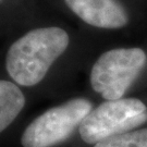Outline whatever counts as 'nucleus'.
Returning a JSON list of instances; mask_svg holds the SVG:
<instances>
[{"mask_svg": "<svg viewBox=\"0 0 147 147\" xmlns=\"http://www.w3.org/2000/svg\"><path fill=\"white\" fill-rule=\"evenodd\" d=\"M69 46L68 33L57 26L40 27L13 42L5 58L7 71L16 84L34 86Z\"/></svg>", "mask_w": 147, "mask_h": 147, "instance_id": "obj_1", "label": "nucleus"}, {"mask_svg": "<svg viewBox=\"0 0 147 147\" xmlns=\"http://www.w3.org/2000/svg\"><path fill=\"white\" fill-rule=\"evenodd\" d=\"M94 147H147V129L133 130L107 138Z\"/></svg>", "mask_w": 147, "mask_h": 147, "instance_id": "obj_7", "label": "nucleus"}, {"mask_svg": "<svg viewBox=\"0 0 147 147\" xmlns=\"http://www.w3.org/2000/svg\"><path fill=\"white\" fill-rule=\"evenodd\" d=\"M147 122V107L137 98L107 100L89 112L80 124L81 138L96 145L107 138L133 131Z\"/></svg>", "mask_w": 147, "mask_h": 147, "instance_id": "obj_2", "label": "nucleus"}, {"mask_svg": "<svg viewBox=\"0 0 147 147\" xmlns=\"http://www.w3.org/2000/svg\"><path fill=\"white\" fill-rule=\"evenodd\" d=\"M25 105V97L14 83L0 80V133L14 121Z\"/></svg>", "mask_w": 147, "mask_h": 147, "instance_id": "obj_6", "label": "nucleus"}, {"mask_svg": "<svg viewBox=\"0 0 147 147\" xmlns=\"http://www.w3.org/2000/svg\"><path fill=\"white\" fill-rule=\"evenodd\" d=\"M81 20L95 27L120 28L129 22L124 7L118 0H64Z\"/></svg>", "mask_w": 147, "mask_h": 147, "instance_id": "obj_5", "label": "nucleus"}, {"mask_svg": "<svg viewBox=\"0 0 147 147\" xmlns=\"http://www.w3.org/2000/svg\"><path fill=\"white\" fill-rule=\"evenodd\" d=\"M147 61L141 48H118L102 53L90 72V85L106 100L123 97Z\"/></svg>", "mask_w": 147, "mask_h": 147, "instance_id": "obj_3", "label": "nucleus"}, {"mask_svg": "<svg viewBox=\"0 0 147 147\" xmlns=\"http://www.w3.org/2000/svg\"><path fill=\"white\" fill-rule=\"evenodd\" d=\"M86 98H73L38 116L23 132V147H53L67 141L93 110Z\"/></svg>", "mask_w": 147, "mask_h": 147, "instance_id": "obj_4", "label": "nucleus"}]
</instances>
